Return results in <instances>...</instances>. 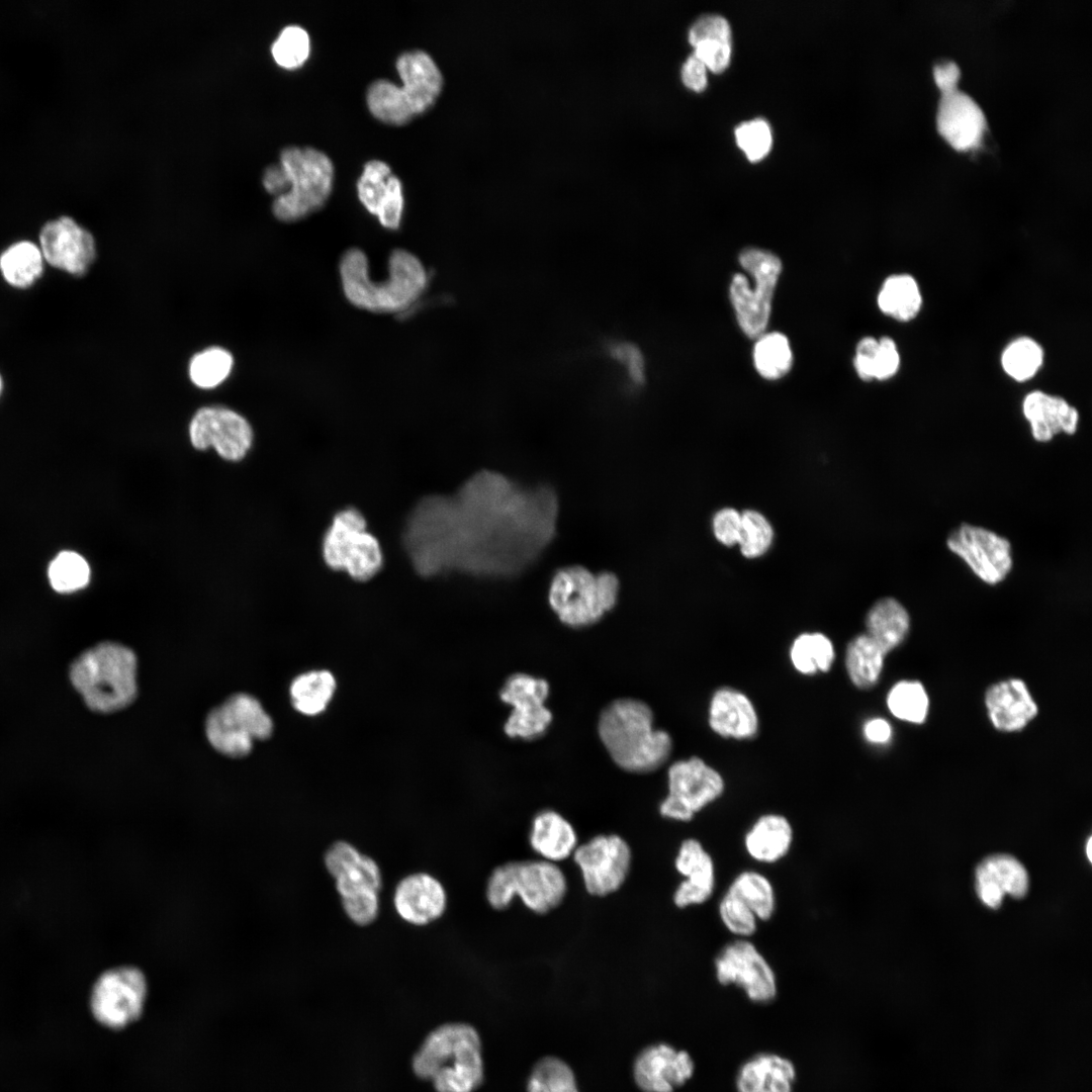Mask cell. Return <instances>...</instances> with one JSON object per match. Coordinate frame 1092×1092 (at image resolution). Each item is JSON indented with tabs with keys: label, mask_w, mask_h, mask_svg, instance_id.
Listing matches in <instances>:
<instances>
[{
	"label": "cell",
	"mask_w": 1092,
	"mask_h": 1092,
	"mask_svg": "<svg viewBox=\"0 0 1092 1092\" xmlns=\"http://www.w3.org/2000/svg\"><path fill=\"white\" fill-rule=\"evenodd\" d=\"M558 502L546 485L524 486L482 470L453 495H430L412 511L403 542L415 569L512 576L540 557L556 532Z\"/></svg>",
	"instance_id": "1"
},
{
	"label": "cell",
	"mask_w": 1092,
	"mask_h": 1092,
	"mask_svg": "<svg viewBox=\"0 0 1092 1092\" xmlns=\"http://www.w3.org/2000/svg\"><path fill=\"white\" fill-rule=\"evenodd\" d=\"M344 294L354 306L376 313H402L425 292L429 275L413 253L397 249L388 260V277L374 281L369 274L365 253L357 248L346 251L340 261Z\"/></svg>",
	"instance_id": "2"
},
{
	"label": "cell",
	"mask_w": 1092,
	"mask_h": 1092,
	"mask_svg": "<svg viewBox=\"0 0 1092 1092\" xmlns=\"http://www.w3.org/2000/svg\"><path fill=\"white\" fill-rule=\"evenodd\" d=\"M598 731L613 761L629 772L656 770L672 750L670 735L653 728L652 710L636 699L610 703L600 715Z\"/></svg>",
	"instance_id": "3"
},
{
	"label": "cell",
	"mask_w": 1092,
	"mask_h": 1092,
	"mask_svg": "<svg viewBox=\"0 0 1092 1092\" xmlns=\"http://www.w3.org/2000/svg\"><path fill=\"white\" fill-rule=\"evenodd\" d=\"M413 1069L430 1080L437 1092H472L483 1080L481 1042L465 1023H448L432 1031L413 1059Z\"/></svg>",
	"instance_id": "4"
},
{
	"label": "cell",
	"mask_w": 1092,
	"mask_h": 1092,
	"mask_svg": "<svg viewBox=\"0 0 1092 1092\" xmlns=\"http://www.w3.org/2000/svg\"><path fill=\"white\" fill-rule=\"evenodd\" d=\"M69 679L92 711H118L136 696L135 655L121 644L99 643L73 660Z\"/></svg>",
	"instance_id": "5"
},
{
	"label": "cell",
	"mask_w": 1092,
	"mask_h": 1092,
	"mask_svg": "<svg viewBox=\"0 0 1092 1092\" xmlns=\"http://www.w3.org/2000/svg\"><path fill=\"white\" fill-rule=\"evenodd\" d=\"M619 589L614 573H596L572 565L558 569L552 576L548 601L563 624L583 628L599 622L615 607Z\"/></svg>",
	"instance_id": "6"
},
{
	"label": "cell",
	"mask_w": 1092,
	"mask_h": 1092,
	"mask_svg": "<svg viewBox=\"0 0 1092 1092\" xmlns=\"http://www.w3.org/2000/svg\"><path fill=\"white\" fill-rule=\"evenodd\" d=\"M279 165L286 191L275 197L274 215L283 221H295L320 210L332 191L334 168L330 158L313 148L291 146L281 151Z\"/></svg>",
	"instance_id": "7"
},
{
	"label": "cell",
	"mask_w": 1092,
	"mask_h": 1092,
	"mask_svg": "<svg viewBox=\"0 0 1092 1092\" xmlns=\"http://www.w3.org/2000/svg\"><path fill=\"white\" fill-rule=\"evenodd\" d=\"M566 891V878L556 863L515 860L493 870L486 885V899L492 908L504 910L518 896L531 911L545 914L560 905Z\"/></svg>",
	"instance_id": "8"
},
{
	"label": "cell",
	"mask_w": 1092,
	"mask_h": 1092,
	"mask_svg": "<svg viewBox=\"0 0 1092 1092\" xmlns=\"http://www.w3.org/2000/svg\"><path fill=\"white\" fill-rule=\"evenodd\" d=\"M323 556L329 567L359 581L373 577L383 563L378 540L367 530L363 515L353 508L333 518L324 536Z\"/></svg>",
	"instance_id": "9"
},
{
	"label": "cell",
	"mask_w": 1092,
	"mask_h": 1092,
	"mask_svg": "<svg viewBox=\"0 0 1092 1092\" xmlns=\"http://www.w3.org/2000/svg\"><path fill=\"white\" fill-rule=\"evenodd\" d=\"M739 262L754 283L751 287L745 275L735 274L730 284V298L739 326L753 339L761 336L767 326L782 262L775 254L755 248L743 250Z\"/></svg>",
	"instance_id": "10"
},
{
	"label": "cell",
	"mask_w": 1092,
	"mask_h": 1092,
	"mask_svg": "<svg viewBox=\"0 0 1092 1092\" xmlns=\"http://www.w3.org/2000/svg\"><path fill=\"white\" fill-rule=\"evenodd\" d=\"M272 729L271 718L261 704L245 694L235 695L213 709L205 724L210 744L232 757L248 754L253 742L268 738Z\"/></svg>",
	"instance_id": "11"
},
{
	"label": "cell",
	"mask_w": 1092,
	"mask_h": 1092,
	"mask_svg": "<svg viewBox=\"0 0 1092 1092\" xmlns=\"http://www.w3.org/2000/svg\"><path fill=\"white\" fill-rule=\"evenodd\" d=\"M148 995L145 974L132 966H118L101 973L89 997L94 1019L104 1027L122 1029L144 1012Z\"/></svg>",
	"instance_id": "12"
},
{
	"label": "cell",
	"mask_w": 1092,
	"mask_h": 1092,
	"mask_svg": "<svg viewBox=\"0 0 1092 1092\" xmlns=\"http://www.w3.org/2000/svg\"><path fill=\"white\" fill-rule=\"evenodd\" d=\"M668 793L659 805L664 818L690 822L697 813L725 792L722 775L704 759L692 756L672 763L667 771Z\"/></svg>",
	"instance_id": "13"
},
{
	"label": "cell",
	"mask_w": 1092,
	"mask_h": 1092,
	"mask_svg": "<svg viewBox=\"0 0 1092 1092\" xmlns=\"http://www.w3.org/2000/svg\"><path fill=\"white\" fill-rule=\"evenodd\" d=\"M714 974L722 986L734 985L759 1004L778 995L776 972L751 938H734L725 943L713 960Z\"/></svg>",
	"instance_id": "14"
},
{
	"label": "cell",
	"mask_w": 1092,
	"mask_h": 1092,
	"mask_svg": "<svg viewBox=\"0 0 1092 1092\" xmlns=\"http://www.w3.org/2000/svg\"><path fill=\"white\" fill-rule=\"evenodd\" d=\"M573 859L581 872L586 891L593 896H607L625 883L631 868L632 853L619 835H598L577 845Z\"/></svg>",
	"instance_id": "15"
},
{
	"label": "cell",
	"mask_w": 1092,
	"mask_h": 1092,
	"mask_svg": "<svg viewBox=\"0 0 1092 1092\" xmlns=\"http://www.w3.org/2000/svg\"><path fill=\"white\" fill-rule=\"evenodd\" d=\"M549 695L546 679L518 672L504 684L500 700L513 707L505 724V732L511 738L533 740L541 737L552 722L551 711L545 701Z\"/></svg>",
	"instance_id": "16"
},
{
	"label": "cell",
	"mask_w": 1092,
	"mask_h": 1092,
	"mask_svg": "<svg viewBox=\"0 0 1092 1092\" xmlns=\"http://www.w3.org/2000/svg\"><path fill=\"white\" fill-rule=\"evenodd\" d=\"M946 545L986 583L1001 582L1012 569L1009 540L986 528L963 523L948 535Z\"/></svg>",
	"instance_id": "17"
},
{
	"label": "cell",
	"mask_w": 1092,
	"mask_h": 1092,
	"mask_svg": "<svg viewBox=\"0 0 1092 1092\" xmlns=\"http://www.w3.org/2000/svg\"><path fill=\"white\" fill-rule=\"evenodd\" d=\"M189 439L197 450L213 448L224 460L239 461L252 447L253 430L237 412L224 406H203L189 424Z\"/></svg>",
	"instance_id": "18"
},
{
	"label": "cell",
	"mask_w": 1092,
	"mask_h": 1092,
	"mask_svg": "<svg viewBox=\"0 0 1092 1092\" xmlns=\"http://www.w3.org/2000/svg\"><path fill=\"white\" fill-rule=\"evenodd\" d=\"M39 249L51 266L76 276L86 274L96 258L93 236L69 216L50 220L41 228Z\"/></svg>",
	"instance_id": "19"
},
{
	"label": "cell",
	"mask_w": 1092,
	"mask_h": 1092,
	"mask_svg": "<svg viewBox=\"0 0 1092 1092\" xmlns=\"http://www.w3.org/2000/svg\"><path fill=\"white\" fill-rule=\"evenodd\" d=\"M325 864L336 880L342 901L378 895L381 874L378 864L352 844L337 841L325 854Z\"/></svg>",
	"instance_id": "20"
},
{
	"label": "cell",
	"mask_w": 1092,
	"mask_h": 1092,
	"mask_svg": "<svg viewBox=\"0 0 1092 1092\" xmlns=\"http://www.w3.org/2000/svg\"><path fill=\"white\" fill-rule=\"evenodd\" d=\"M674 868L684 878L672 896L677 908L703 905L713 897L716 866L713 856L699 839L691 837L682 840L674 858Z\"/></svg>",
	"instance_id": "21"
},
{
	"label": "cell",
	"mask_w": 1092,
	"mask_h": 1092,
	"mask_svg": "<svg viewBox=\"0 0 1092 1092\" xmlns=\"http://www.w3.org/2000/svg\"><path fill=\"white\" fill-rule=\"evenodd\" d=\"M694 1062L686 1051L659 1043L643 1050L634 1064V1078L644 1092H672L694 1074Z\"/></svg>",
	"instance_id": "22"
},
{
	"label": "cell",
	"mask_w": 1092,
	"mask_h": 1092,
	"mask_svg": "<svg viewBox=\"0 0 1092 1092\" xmlns=\"http://www.w3.org/2000/svg\"><path fill=\"white\" fill-rule=\"evenodd\" d=\"M358 196L382 226L397 230L403 212L401 183L387 164L369 161L357 183Z\"/></svg>",
	"instance_id": "23"
},
{
	"label": "cell",
	"mask_w": 1092,
	"mask_h": 1092,
	"mask_svg": "<svg viewBox=\"0 0 1092 1092\" xmlns=\"http://www.w3.org/2000/svg\"><path fill=\"white\" fill-rule=\"evenodd\" d=\"M937 128L952 148L967 151L980 145L986 129V118L972 97L956 89L941 95Z\"/></svg>",
	"instance_id": "24"
},
{
	"label": "cell",
	"mask_w": 1092,
	"mask_h": 1092,
	"mask_svg": "<svg viewBox=\"0 0 1092 1092\" xmlns=\"http://www.w3.org/2000/svg\"><path fill=\"white\" fill-rule=\"evenodd\" d=\"M708 723L717 735L735 740L752 739L759 729L753 703L744 693L731 687H721L713 693Z\"/></svg>",
	"instance_id": "25"
},
{
	"label": "cell",
	"mask_w": 1092,
	"mask_h": 1092,
	"mask_svg": "<svg viewBox=\"0 0 1092 1092\" xmlns=\"http://www.w3.org/2000/svg\"><path fill=\"white\" fill-rule=\"evenodd\" d=\"M394 906L405 921L424 925L438 919L446 908V893L434 877L419 873L405 877L395 888Z\"/></svg>",
	"instance_id": "26"
},
{
	"label": "cell",
	"mask_w": 1092,
	"mask_h": 1092,
	"mask_svg": "<svg viewBox=\"0 0 1092 1092\" xmlns=\"http://www.w3.org/2000/svg\"><path fill=\"white\" fill-rule=\"evenodd\" d=\"M1022 414L1029 422L1035 441L1045 443L1055 435H1073L1079 424V412L1064 397L1042 390L1028 392L1022 400Z\"/></svg>",
	"instance_id": "27"
},
{
	"label": "cell",
	"mask_w": 1092,
	"mask_h": 1092,
	"mask_svg": "<svg viewBox=\"0 0 1092 1092\" xmlns=\"http://www.w3.org/2000/svg\"><path fill=\"white\" fill-rule=\"evenodd\" d=\"M976 890L980 900L998 908L1005 895L1023 897L1028 890V875L1013 856L996 854L985 858L976 871Z\"/></svg>",
	"instance_id": "28"
},
{
	"label": "cell",
	"mask_w": 1092,
	"mask_h": 1092,
	"mask_svg": "<svg viewBox=\"0 0 1092 1092\" xmlns=\"http://www.w3.org/2000/svg\"><path fill=\"white\" fill-rule=\"evenodd\" d=\"M795 831L787 816L780 813L759 815L743 835V848L756 863L775 864L792 850Z\"/></svg>",
	"instance_id": "29"
},
{
	"label": "cell",
	"mask_w": 1092,
	"mask_h": 1092,
	"mask_svg": "<svg viewBox=\"0 0 1092 1092\" xmlns=\"http://www.w3.org/2000/svg\"><path fill=\"white\" fill-rule=\"evenodd\" d=\"M985 704L992 724L1005 732L1018 731L1037 714V707L1021 679L1011 678L992 685Z\"/></svg>",
	"instance_id": "30"
},
{
	"label": "cell",
	"mask_w": 1092,
	"mask_h": 1092,
	"mask_svg": "<svg viewBox=\"0 0 1092 1092\" xmlns=\"http://www.w3.org/2000/svg\"><path fill=\"white\" fill-rule=\"evenodd\" d=\"M396 69L402 81L400 89L415 114L428 110L443 86L441 72L433 59L423 51L406 52L398 57Z\"/></svg>",
	"instance_id": "31"
},
{
	"label": "cell",
	"mask_w": 1092,
	"mask_h": 1092,
	"mask_svg": "<svg viewBox=\"0 0 1092 1092\" xmlns=\"http://www.w3.org/2000/svg\"><path fill=\"white\" fill-rule=\"evenodd\" d=\"M796 1069L793 1063L776 1054H758L738 1070V1092H793Z\"/></svg>",
	"instance_id": "32"
},
{
	"label": "cell",
	"mask_w": 1092,
	"mask_h": 1092,
	"mask_svg": "<svg viewBox=\"0 0 1092 1092\" xmlns=\"http://www.w3.org/2000/svg\"><path fill=\"white\" fill-rule=\"evenodd\" d=\"M529 842L544 860L556 863L573 854L577 847V835L562 815L553 810H544L533 819Z\"/></svg>",
	"instance_id": "33"
},
{
	"label": "cell",
	"mask_w": 1092,
	"mask_h": 1092,
	"mask_svg": "<svg viewBox=\"0 0 1092 1092\" xmlns=\"http://www.w3.org/2000/svg\"><path fill=\"white\" fill-rule=\"evenodd\" d=\"M879 309L899 323H910L920 313L923 295L917 279L909 273L889 275L883 282L878 296Z\"/></svg>",
	"instance_id": "34"
},
{
	"label": "cell",
	"mask_w": 1092,
	"mask_h": 1092,
	"mask_svg": "<svg viewBox=\"0 0 1092 1092\" xmlns=\"http://www.w3.org/2000/svg\"><path fill=\"white\" fill-rule=\"evenodd\" d=\"M853 365L863 381L889 380L899 372L901 355L891 337H864L856 345Z\"/></svg>",
	"instance_id": "35"
},
{
	"label": "cell",
	"mask_w": 1092,
	"mask_h": 1092,
	"mask_svg": "<svg viewBox=\"0 0 1092 1092\" xmlns=\"http://www.w3.org/2000/svg\"><path fill=\"white\" fill-rule=\"evenodd\" d=\"M909 625L908 612L894 598H884L876 602L866 617V633L886 654L905 639Z\"/></svg>",
	"instance_id": "36"
},
{
	"label": "cell",
	"mask_w": 1092,
	"mask_h": 1092,
	"mask_svg": "<svg viewBox=\"0 0 1092 1092\" xmlns=\"http://www.w3.org/2000/svg\"><path fill=\"white\" fill-rule=\"evenodd\" d=\"M738 897L755 914L758 921L768 922L777 912L778 899L770 879L756 870H743L726 889Z\"/></svg>",
	"instance_id": "37"
},
{
	"label": "cell",
	"mask_w": 1092,
	"mask_h": 1092,
	"mask_svg": "<svg viewBox=\"0 0 1092 1092\" xmlns=\"http://www.w3.org/2000/svg\"><path fill=\"white\" fill-rule=\"evenodd\" d=\"M886 653L867 634L853 637L845 649V668L854 687L862 690L874 687L881 675Z\"/></svg>",
	"instance_id": "38"
},
{
	"label": "cell",
	"mask_w": 1092,
	"mask_h": 1092,
	"mask_svg": "<svg viewBox=\"0 0 1092 1092\" xmlns=\"http://www.w3.org/2000/svg\"><path fill=\"white\" fill-rule=\"evenodd\" d=\"M836 657L832 640L822 632H804L794 638L789 658L796 671L811 676L828 672Z\"/></svg>",
	"instance_id": "39"
},
{
	"label": "cell",
	"mask_w": 1092,
	"mask_h": 1092,
	"mask_svg": "<svg viewBox=\"0 0 1092 1092\" xmlns=\"http://www.w3.org/2000/svg\"><path fill=\"white\" fill-rule=\"evenodd\" d=\"M43 262L39 246L29 241H20L9 246L0 255V272L9 285L27 288L41 276Z\"/></svg>",
	"instance_id": "40"
},
{
	"label": "cell",
	"mask_w": 1092,
	"mask_h": 1092,
	"mask_svg": "<svg viewBox=\"0 0 1092 1092\" xmlns=\"http://www.w3.org/2000/svg\"><path fill=\"white\" fill-rule=\"evenodd\" d=\"M1043 363V347L1034 338L1026 335L1011 340L1000 355L1002 370L1016 382L1032 379Z\"/></svg>",
	"instance_id": "41"
},
{
	"label": "cell",
	"mask_w": 1092,
	"mask_h": 1092,
	"mask_svg": "<svg viewBox=\"0 0 1092 1092\" xmlns=\"http://www.w3.org/2000/svg\"><path fill=\"white\" fill-rule=\"evenodd\" d=\"M335 688V678L329 671L320 670L301 674L290 687L292 704L302 714L316 715L326 709Z\"/></svg>",
	"instance_id": "42"
},
{
	"label": "cell",
	"mask_w": 1092,
	"mask_h": 1092,
	"mask_svg": "<svg viewBox=\"0 0 1092 1092\" xmlns=\"http://www.w3.org/2000/svg\"><path fill=\"white\" fill-rule=\"evenodd\" d=\"M367 104L376 118L389 124H404L416 116L400 87L389 80H376L369 86Z\"/></svg>",
	"instance_id": "43"
},
{
	"label": "cell",
	"mask_w": 1092,
	"mask_h": 1092,
	"mask_svg": "<svg viewBox=\"0 0 1092 1092\" xmlns=\"http://www.w3.org/2000/svg\"><path fill=\"white\" fill-rule=\"evenodd\" d=\"M757 372L765 379H779L787 374L793 363V354L787 337L774 332L762 334L753 350Z\"/></svg>",
	"instance_id": "44"
},
{
	"label": "cell",
	"mask_w": 1092,
	"mask_h": 1092,
	"mask_svg": "<svg viewBox=\"0 0 1092 1092\" xmlns=\"http://www.w3.org/2000/svg\"><path fill=\"white\" fill-rule=\"evenodd\" d=\"M233 355L221 347H210L195 354L189 363L191 381L200 388H214L230 375Z\"/></svg>",
	"instance_id": "45"
},
{
	"label": "cell",
	"mask_w": 1092,
	"mask_h": 1092,
	"mask_svg": "<svg viewBox=\"0 0 1092 1092\" xmlns=\"http://www.w3.org/2000/svg\"><path fill=\"white\" fill-rule=\"evenodd\" d=\"M928 697L918 681L901 680L894 685L887 696V707L896 718L920 724L927 715Z\"/></svg>",
	"instance_id": "46"
},
{
	"label": "cell",
	"mask_w": 1092,
	"mask_h": 1092,
	"mask_svg": "<svg viewBox=\"0 0 1092 1092\" xmlns=\"http://www.w3.org/2000/svg\"><path fill=\"white\" fill-rule=\"evenodd\" d=\"M52 587L62 594L85 587L90 580V566L83 556L73 551L59 553L49 566Z\"/></svg>",
	"instance_id": "47"
},
{
	"label": "cell",
	"mask_w": 1092,
	"mask_h": 1092,
	"mask_svg": "<svg viewBox=\"0 0 1092 1092\" xmlns=\"http://www.w3.org/2000/svg\"><path fill=\"white\" fill-rule=\"evenodd\" d=\"M718 916L734 938H751L758 929V919L738 897L725 891L718 902Z\"/></svg>",
	"instance_id": "48"
},
{
	"label": "cell",
	"mask_w": 1092,
	"mask_h": 1092,
	"mask_svg": "<svg viewBox=\"0 0 1092 1092\" xmlns=\"http://www.w3.org/2000/svg\"><path fill=\"white\" fill-rule=\"evenodd\" d=\"M742 525L739 546L743 556L756 558L763 555L771 545L774 531L766 518L756 511L741 514Z\"/></svg>",
	"instance_id": "49"
},
{
	"label": "cell",
	"mask_w": 1092,
	"mask_h": 1092,
	"mask_svg": "<svg viewBox=\"0 0 1092 1092\" xmlns=\"http://www.w3.org/2000/svg\"><path fill=\"white\" fill-rule=\"evenodd\" d=\"M309 53L307 32L298 25L284 27L272 44V54L280 66L288 69L300 66Z\"/></svg>",
	"instance_id": "50"
},
{
	"label": "cell",
	"mask_w": 1092,
	"mask_h": 1092,
	"mask_svg": "<svg viewBox=\"0 0 1092 1092\" xmlns=\"http://www.w3.org/2000/svg\"><path fill=\"white\" fill-rule=\"evenodd\" d=\"M735 140L747 159L756 162L763 159L770 151L771 129L762 118L743 121L735 128Z\"/></svg>",
	"instance_id": "51"
},
{
	"label": "cell",
	"mask_w": 1092,
	"mask_h": 1092,
	"mask_svg": "<svg viewBox=\"0 0 1092 1092\" xmlns=\"http://www.w3.org/2000/svg\"><path fill=\"white\" fill-rule=\"evenodd\" d=\"M532 1075L541 1081L546 1092H578L571 1069L560 1059L547 1057L540 1060Z\"/></svg>",
	"instance_id": "52"
},
{
	"label": "cell",
	"mask_w": 1092,
	"mask_h": 1092,
	"mask_svg": "<svg viewBox=\"0 0 1092 1092\" xmlns=\"http://www.w3.org/2000/svg\"><path fill=\"white\" fill-rule=\"evenodd\" d=\"M688 39L693 47L708 39L732 41V31L728 20L716 14L699 17L690 27Z\"/></svg>",
	"instance_id": "53"
},
{
	"label": "cell",
	"mask_w": 1092,
	"mask_h": 1092,
	"mask_svg": "<svg viewBox=\"0 0 1092 1092\" xmlns=\"http://www.w3.org/2000/svg\"><path fill=\"white\" fill-rule=\"evenodd\" d=\"M695 54L714 73L723 72L730 64L732 41L720 39L703 40L693 46Z\"/></svg>",
	"instance_id": "54"
},
{
	"label": "cell",
	"mask_w": 1092,
	"mask_h": 1092,
	"mask_svg": "<svg viewBox=\"0 0 1092 1092\" xmlns=\"http://www.w3.org/2000/svg\"><path fill=\"white\" fill-rule=\"evenodd\" d=\"M741 525V514L732 508L718 511L713 518L714 535L720 543L726 546H732L739 542Z\"/></svg>",
	"instance_id": "55"
},
{
	"label": "cell",
	"mask_w": 1092,
	"mask_h": 1092,
	"mask_svg": "<svg viewBox=\"0 0 1092 1092\" xmlns=\"http://www.w3.org/2000/svg\"><path fill=\"white\" fill-rule=\"evenodd\" d=\"M707 72L708 69L704 63L692 53L680 68V78L687 88L701 92L707 87Z\"/></svg>",
	"instance_id": "56"
},
{
	"label": "cell",
	"mask_w": 1092,
	"mask_h": 1092,
	"mask_svg": "<svg viewBox=\"0 0 1092 1092\" xmlns=\"http://www.w3.org/2000/svg\"><path fill=\"white\" fill-rule=\"evenodd\" d=\"M933 76L941 93H946L957 89L961 72L956 63L947 62L935 66L933 69Z\"/></svg>",
	"instance_id": "57"
},
{
	"label": "cell",
	"mask_w": 1092,
	"mask_h": 1092,
	"mask_svg": "<svg viewBox=\"0 0 1092 1092\" xmlns=\"http://www.w3.org/2000/svg\"><path fill=\"white\" fill-rule=\"evenodd\" d=\"M862 733L868 742L885 744L891 739L892 727L886 719L872 718L863 724Z\"/></svg>",
	"instance_id": "58"
},
{
	"label": "cell",
	"mask_w": 1092,
	"mask_h": 1092,
	"mask_svg": "<svg viewBox=\"0 0 1092 1092\" xmlns=\"http://www.w3.org/2000/svg\"><path fill=\"white\" fill-rule=\"evenodd\" d=\"M528 1092H546L541 1081L532 1074L528 1082Z\"/></svg>",
	"instance_id": "59"
},
{
	"label": "cell",
	"mask_w": 1092,
	"mask_h": 1092,
	"mask_svg": "<svg viewBox=\"0 0 1092 1092\" xmlns=\"http://www.w3.org/2000/svg\"><path fill=\"white\" fill-rule=\"evenodd\" d=\"M1091 844H1092V839L1089 838L1088 841H1087V845H1086V852H1087V856H1088V858L1090 860H1091V856H1092V854H1091V849H1092Z\"/></svg>",
	"instance_id": "60"
},
{
	"label": "cell",
	"mask_w": 1092,
	"mask_h": 1092,
	"mask_svg": "<svg viewBox=\"0 0 1092 1092\" xmlns=\"http://www.w3.org/2000/svg\"><path fill=\"white\" fill-rule=\"evenodd\" d=\"M1 389H2V379H1V376H0V392H1Z\"/></svg>",
	"instance_id": "61"
}]
</instances>
